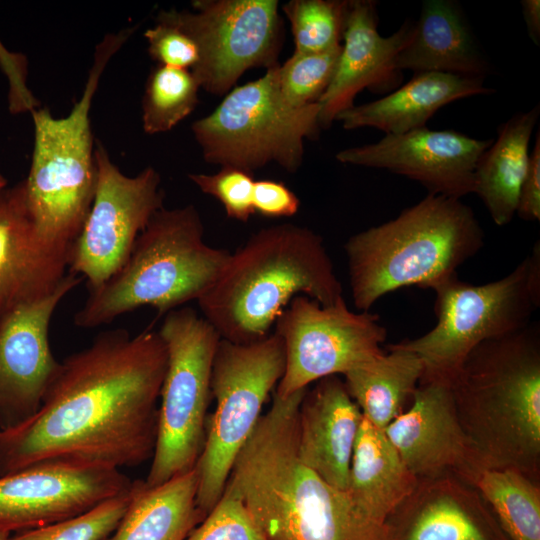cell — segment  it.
<instances>
[{
    "label": "cell",
    "mask_w": 540,
    "mask_h": 540,
    "mask_svg": "<svg viewBox=\"0 0 540 540\" xmlns=\"http://www.w3.org/2000/svg\"><path fill=\"white\" fill-rule=\"evenodd\" d=\"M276 67L235 87L212 113L193 122L192 133L207 163L252 174L270 163L289 173L300 168L305 139L319 136L320 105H288L278 91Z\"/></svg>",
    "instance_id": "9c48e42d"
},
{
    "label": "cell",
    "mask_w": 540,
    "mask_h": 540,
    "mask_svg": "<svg viewBox=\"0 0 540 540\" xmlns=\"http://www.w3.org/2000/svg\"><path fill=\"white\" fill-rule=\"evenodd\" d=\"M349 0H291L282 6L294 39V53H322L341 45Z\"/></svg>",
    "instance_id": "4dcf8cb0"
},
{
    "label": "cell",
    "mask_w": 540,
    "mask_h": 540,
    "mask_svg": "<svg viewBox=\"0 0 540 540\" xmlns=\"http://www.w3.org/2000/svg\"><path fill=\"white\" fill-rule=\"evenodd\" d=\"M493 92L484 86L483 78L419 72L385 97L354 105L335 121L341 122L346 130L372 127L385 135H398L425 127L439 109L451 102Z\"/></svg>",
    "instance_id": "cb8c5ba5"
},
{
    "label": "cell",
    "mask_w": 540,
    "mask_h": 540,
    "mask_svg": "<svg viewBox=\"0 0 540 540\" xmlns=\"http://www.w3.org/2000/svg\"><path fill=\"white\" fill-rule=\"evenodd\" d=\"M200 85L192 72L156 65L142 97V126L147 134L168 132L198 104Z\"/></svg>",
    "instance_id": "f546056e"
},
{
    "label": "cell",
    "mask_w": 540,
    "mask_h": 540,
    "mask_svg": "<svg viewBox=\"0 0 540 540\" xmlns=\"http://www.w3.org/2000/svg\"><path fill=\"white\" fill-rule=\"evenodd\" d=\"M0 65L9 83V110L13 114L39 108V101L26 85L27 60L22 54L9 53L0 43Z\"/></svg>",
    "instance_id": "74e56055"
},
{
    "label": "cell",
    "mask_w": 540,
    "mask_h": 540,
    "mask_svg": "<svg viewBox=\"0 0 540 540\" xmlns=\"http://www.w3.org/2000/svg\"><path fill=\"white\" fill-rule=\"evenodd\" d=\"M185 540H267L243 501L224 489L213 509Z\"/></svg>",
    "instance_id": "836d02e7"
},
{
    "label": "cell",
    "mask_w": 540,
    "mask_h": 540,
    "mask_svg": "<svg viewBox=\"0 0 540 540\" xmlns=\"http://www.w3.org/2000/svg\"><path fill=\"white\" fill-rule=\"evenodd\" d=\"M11 532L0 529V540H11Z\"/></svg>",
    "instance_id": "60d3db41"
},
{
    "label": "cell",
    "mask_w": 540,
    "mask_h": 540,
    "mask_svg": "<svg viewBox=\"0 0 540 540\" xmlns=\"http://www.w3.org/2000/svg\"><path fill=\"white\" fill-rule=\"evenodd\" d=\"M274 325L285 351V370L275 389L280 397L322 378L345 375L385 352L387 330L378 315L351 311L345 299L323 306L298 295Z\"/></svg>",
    "instance_id": "4fadbf2b"
},
{
    "label": "cell",
    "mask_w": 540,
    "mask_h": 540,
    "mask_svg": "<svg viewBox=\"0 0 540 540\" xmlns=\"http://www.w3.org/2000/svg\"><path fill=\"white\" fill-rule=\"evenodd\" d=\"M69 253L38 237L24 182L0 191V304L3 314L52 293L67 275Z\"/></svg>",
    "instance_id": "44dd1931"
},
{
    "label": "cell",
    "mask_w": 540,
    "mask_h": 540,
    "mask_svg": "<svg viewBox=\"0 0 540 540\" xmlns=\"http://www.w3.org/2000/svg\"><path fill=\"white\" fill-rule=\"evenodd\" d=\"M284 370V345L275 332L250 343L220 339L211 374L215 411L195 466L196 505L203 519L222 496L234 461Z\"/></svg>",
    "instance_id": "8fae6325"
},
{
    "label": "cell",
    "mask_w": 540,
    "mask_h": 540,
    "mask_svg": "<svg viewBox=\"0 0 540 540\" xmlns=\"http://www.w3.org/2000/svg\"><path fill=\"white\" fill-rule=\"evenodd\" d=\"M417 483L384 430L363 417L346 490L353 506L368 519L386 524Z\"/></svg>",
    "instance_id": "d4e9b609"
},
{
    "label": "cell",
    "mask_w": 540,
    "mask_h": 540,
    "mask_svg": "<svg viewBox=\"0 0 540 540\" xmlns=\"http://www.w3.org/2000/svg\"><path fill=\"white\" fill-rule=\"evenodd\" d=\"M166 366L158 331L101 332L60 362L32 417L0 429V476L49 461L120 470L151 459Z\"/></svg>",
    "instance_id": "6da1fadb"
},
{
    "label": "cell",
    "mask_w": 540,
    "mask_h": 540,
    "mask_svg": "<svg viewBox=\"0 0 540 540\" xmlns=\"http://www.w3.org/2000/svg\"><path fill=\"white\" fill-rule=\"evenodd\" d=\"M3 315V311H2V307H1V304H0V319H1V316Z\"/></svg>",
    "instance_id": "7bdbcfd3"
},
{
    "label": "cell",
    "mask_w": 540,
    "mask_h": 540,
    "mask_svg": "<svg viewBox=\"0 0 540 540\" xmlns=\"http://www.w3.org/2000/svg\"><path fill=\"white\" fill-rule=\"evenodd\" d=\"M492 141L425 126L341 150L335 158L343 164L405 176L423 185L428 194L461 199L473 193L476 164Z\"/></svg>",
    "instance_id": "e0dca14e"
},
{
    "label": "cell",
    "mask_w": 540,
    "mask_h": 540,
    "mask_svg": "<svg viewBox=\"0 0 540 540\" xmlns=\"http://www.w3.org/2000/svg\"><path fill=\"white\" fill-rule=\"evenodd\" d=\"M384 432L417 479L451 474L473 485L482 470L447 381L421 379L408 409Z\"/></svg>",
    "instance_id": "ac0fdd59"
},
{
    "label": "cell",
    "mask_w": 540,
    "mask_h": 540,
    "mask_svg": "<svg viewBox=\"0 0 540 540\" xmlns=\"http://www.w3.org/2000/svg\"><path fill=\"white\" fill-rule=\"evenodd\" d=\"M435 326L420 337L394 343L422 361L421 379L451 382L467 355L480 343L530 324L540 306V244L510 273L485 284L453 276L433 288Z\"/></svg>",
    "instance_id": "ba28073f"
},
{
    "label": "cell",
    "mask_w": 540,
    "mask_h": 540,
    "mask_svg": "<svg viewBox=\"0 0 540 540\" xmlns=\"http://www.w3.org/2000/svg\"><path fill=\"white\" fill-rule=\"evenodd\" d=\"M158 332L166 346L167 366L147 486L161 485L195 468L205 442L212 365L221 339L189 307L165 314Z\"/></svg>",
    "instance_id": "30bf717a"
},
{
    "label": "cell",
    "mask_w": 540,
    "mask_h": 540,
    "mask_svg": "<svg viewBox=\"0 0 540 540\" xmlns=\"http://www.w3.org/2000/svg\"><path fill=\"white\" fill-rule=\"evenodd\" d=\"M386 348L388 352L343 375L363 417L383 430L410 405L423 374L416 354L394 344Z\"/></svg>",
    "instance_id": "83f0119b"
},
{
    "label": "cell",
    "mask_w": 540,
    "mask_h": 540,
    "mask_svg": "<svg viewBox=\"0 0 540 540\" xmlns=\"http://www.w3.org/2000/svg\"><path fill=\"white\" fill-rule=\"evenodd\" d=\"M7 180L4 178V176L0 173V191L4 188H6Z\"/></svg>",
    "instance_id": "b9f144b4"
},
{
    "label": "cell",
    "mask_w": 540,
    "mask_h": 540,
    "mask_svg": "<svg viewBox=\"0 0 540 540\" xmlns=\"http://www.w3.org/2000/svg\"><path fill=\"white\" fill-rule=\"evenodd\" d=\"M363 415L344 380L332 375L307 388L298 408L300 460L328 485L346 491Z\"/></svg>",
    "instance_id": "ffe728a7"
},
{
    "label": "cell",
    "mask_w": 540,
    "mask_h": 540,
    "mask_svg": "<svg viewBox=\"0 0 540 540\" xmlns=\"http://www.w3.org/2000/svg\"><path fill=\"white\" fill-rule=\"evenodd\" d=\"M67 273L47 296L6 311L0 319V429L21 424L39 409L60 362L48 332L52 316L81 282Z\"/></svg>",
    "instance_id": "2e32d148"
},
{
    "label": "cell",
    "mask_w": 540,
    "mask_h": 540,
    "mask_svg": "<svg viewBox=\"0 0 540 540\" xmlns=\"http://www.w3.org/2000/svg\"><path fill=\"white\" fill-rule=\"evenodd\" d=\"M196 494L195 468L157 486L134 481L128 508L107 540H185L203 520Z\"/></svg>",
    "instance_id": "4316f807"
},
{
    "label": "cell",
    "mask_w": 540,
    "mask_h": 540,
    "mask_svg": "<svg viewBox=\"0 0 540 540\" xmlns=\"http://www.w3.org/2000/svg\"><path fill=\"white\" fill-rule=\"evenodd\" d=\"M298 295L323 306L344 299L322 237L307 227L284 223L261 228L231 252L197 303L221 338L250 343L266 337Z\"/></svg>",
    "instance_id": "3957f363"
},
{
    "label": "cell",
    "mask_w": 540,
    "mask_h": 540,
    "mask_svg": "<svg viewBox=\"0 0 540 540\" xmlns=\"http://www.w3.org/2000/svg\"><path fill=\"white\" fill-rule=\"evenodd\" d=\"M484 245L472 208L461 199L427 194L380 225L348 238L344 251L354 306L369 309L397 289H433Z\"/></svg>",
    "instance_id": "5b68a950"
},
{
    "label": "cell",
    "mask_w": 540,
    "mask_h": 540,
    "mask_svg": "<svg viewBox=\"0 0 540 540\" xmlns=\"http://www.w3.org/2000/svg\"><path fill=\"white\" fill-rule=\"evenodd\" d=\"M397 71L441 72L485 78L491 65L461 8L453 0H426L409 42L397 54Z\"/></svg>",
    "instance_id": "603a6c76"
},
{
    "label": "cell",
    "mask_w": 540,
    "mask_h": 540,
    "mask_svg": "<svg viewBox=\"0 0 540 540\" xmlns=\"http://www.w3.org/2000/svg\"><path fill=\"white\" fill-rule=\"evenodd\" d=\"M131 494L132 487L76 516L17 532L11 540H106L124 516Z\"/></svg>",
    "instance_id": "d6a6232c"
},
{
    "label": "cell",
    "mask_w": 540,
    "mask_h": 540,
    "mask_svg": "<svg viewBox=\"0 0 540 540\" xmlns=\"http://www.w3.org/2000/svg\"><path fill=\"white\" fill-rule=\"evenodd\" d=\"M539 113L537 104L503 123L497 138L476 164L473 193L478 195L498 226L509 224L516 215L521 186L529 166V142Z\"/></svg>",
    "instance_id": "484cf974"
},
{
    "label": "cell",
    "mask_w": 540,
    "mask_h": 540,
    "mask_svg": "<svg viewBox=\"0 0 540 540\" xmlns=\"http://www.w3.org/2000/svg\"><path fill=\"white\" fill-rule=\"evenodd\" d=\"M135 27L109 33L97 44L81 97L65 117L48 108L31 112L34 147L24 182L28 214L39 239L68 252L90 212L97 185V164L90 111L101 76Z\"/></svg>",
    "instance_id": "52a82bcc"
},
{
    "label": "cell",
    "mask_w": 540,
    "mask_h": 540,
    "mask_svg": "<svg viewBox=\"0 0 540 540\" xmlns=\"http://www.w3.org/2000/svg\"><path fill=\"white\" fill-rule=\"evenodd\" d=\"M450 385L482 469H513L540 483L539 323L477 345Z\"/></svg>",
    "instance_id": "277c9868"
},
{
    "label": "cell",
    "mask_w": 540,
    "mask_h": 540,
    "mask_svg": "<svg viewBox=\"0 0 540 540\" xmlns=\"http://www.w3.org/2000/svg\"><path fill=\"white\" fill-rule=\"evenodd\" d=\"M342 44L322 53H293L275 69L278 91L292 107L317 103L335 73Z\"/></svg>",
    "instance_id": "1f68e13d"
},
{
    "label": "cell",
    "mask_w": 540,
    "mask_h": 540,
    "mask_svg": "<svg viewBox=\"0 0 540 540\" xmlns=\"http://www.w3.org/2000/svg\"><path fill=\"white\" fill-rule=\"evenodd\" d=\"M188 177L203 193L216 198L229 218L246 223L254 214L252 173L221 167L215 174L190 173Z\"/></svg>",
    "instance_id": "e575fe53"
},
{
    "label": "cell",
    "mask_w": 540,
    "mask_h": 540,
    "mask_svg": "<svg viewBox=\"0 0 540 540\" xmlns=\"http://www.w3.org/2000/svg\"><path fill=\"white\" fill-rule=\"evenodd\" d=\"M489 509L475 487L447 474L418 479L386 524L393 540H495Z\"/></svg>",
    "instance_id": "7402d4cb"
},
{
    "label": "cell",
    "mask_w": 540,
    "mask_h": 540,
    "mask_svg": "<svg viewBox=\"0 0 540 540\" xmlns=\"http://www.w3.org/2000/svg\"><path fill=\"white\" fill-rule=\"evenodd\" d=\"M472 486L509 540H540V483L513 469H482Z\"/></svg>",
    "instance_id": "f1b7e54d"
},
{
    "label": "cell",
    "mask_w": 540,
    "mask_h": 540,
    "mask_svg": "<svg viewBox=\"0 0 540 540\" xmlns=\"http://www.w3.org/2000/svg\"><path fill=\"white\" fill-rule=\"evenodd\" d=\"M299 208V198L283 182L272 179L255 180L253 187L254 214L267 218L292 217Z\"/></svg>",
    "instance_id": "8d00e7d4"
},
{
    "label": "cell",
    "mask_w": 540,
    "mask_h": 540,
    "mask_svg": "<svg viewBox=\"0 0 540 540\" xmlns=\"http://www.w3.org/2000/svg\"><path fill=\"white\" fill-rule=\"evenodd\" d=\"M144 38L157 65L191 70L199 61L195 42L172 25L156 22L144 32Z\"/></svg>",
    "instance_id": "d590c367"
},
{
    "label": "cell",
    "mask_w": 540,
    "mask_h": 540,
    "mask_svg": "<svg viewBox=\"0 0 540 540\" xmlns=\"http://www.w3.org/2000/svg\"><path fill=\"white\" fill-rule=\"evenodd\" d=\"M119 469L64 461L0 476V529L22 532L90 510L131 489Z\"/></svg>",
    "instance_id": "9a60e30c"
},
{
    "label": "cell",
    "mask_w": 540,
    "mask_h": 540,
    "mask_svg": "<svg viewBox=\"0 0 540 540\" xmlns=\"http://www.w3.org/2000/svg\"><path fill=\"white\" fill-rule=\"evenodd\" d=\"M376 2L349 0L346 28L339 61L320 105L319 125L326 129L345 110L354 106L358 93L367 88L388 92L402 81V72L393 62L409 42L414 22L406 20L388 37L379 34Z\"/></svg>",
    "instance_id": "d6986e66"
},
{
    "label": "cell",
    "mask_w": 540,
    "mask_h": 540,
    "mask_svg": "<svg viewBox=\"0 0 540 540\" xmlns=\"http://www.w3.org/2000/svg\"><path fill=\"white\" fill-rule=\"evenodd\" d=\"M97 185L85 224L70 248L69 273L94 290L126 262L151 217L164 207L161 176L151 166L130 177L115 165L105 147L95 143Z\"/></svg>",
    "instance_id": "5bb4252c"
},
{
    "label": "cell",
    "mask_w": 540,
    "mask_h": 540,
    "mask_svg": "<svg viewBox=\"0 0 540 540\" xmlns=\"http://www.w3.org/2000/svg\"><path fill=\"white\" fill-rule=\"evenodd\" d=\"M204 226L193 204L161 208L137 237L122 267L89 291L74 315L84 329L113 322L151 306L158 316L198 298L215 282L231 252L205 243Z\"/></svg>",
    "instance_id": "8992f818"
},
{
    "label": "cell",
    "mask_w": 540,
    "mask_h": 540,
    "mask_svg": "<svg viewBox=\"0 0 540 540\" xmlns=\"http://www.w3.org/2000/svg\"><path fill=\"white\" fill-rule=\"evenodd\" d=\"M307 388L274 392L237 455L225 489L238 496L267 540H388L346 491L328 485L299 458L297 415Z\"/></svg>",
    "instance_id": "7a4b0ae2"
},
{
    "label": "cell",
    "mask_w": 540,
    "mask_h": 540,
    "mask_svg": "<svg viewBox=\"0 0 540 540\" xmlns=\"http://www.w3.org/2000/svg\"><path fill=\"white\" fill-rule=\"evenodd\" d=\"M516 215L525 221L540 220V133L536 134L529 166L523 180Z\"/></svg>",
    "instance_id": "f35d334b"
},
{
    "label": "cell",
    "mask_w": 540,
    "mask_h": 540,
    "mask_svg": "<svg viewBox=\"0 0 540 540\" xmlns=\"http://www.w3.org/2000/svg\"><path fill=\"white\" fill-rule=\"evenodd\" d=\"M523 18L526 24L528 36L534 44L540 43V1L522 0L521 1Z\"/></svg>",
    "instance_id": "ab89813d"
},
{
    "label": "cell",
    "mask_w": 540,
    "mask_h": 540,
    "mask_svg": "<svg viewBox=\"0 0 540 540\" xmlns=\"http://www.w3.org/2000/svg\"><path fill=\"white\" fill-rule=\"evenodd\" d=\"M191 6L160 11L155 22L195 42L199 61L190 71L200 88L225 95L247 70L279 65L283 22L277 0H194Z\"/></svg>",
    "instance_id": "7c38bea8"
}]
</instances>
